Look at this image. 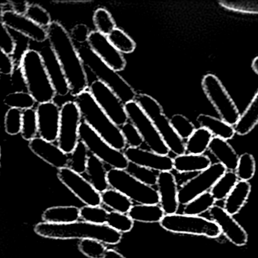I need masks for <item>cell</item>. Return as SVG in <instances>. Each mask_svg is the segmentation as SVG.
I'll return each instance as SVG.
<instances>
[{"instance_id": "6da1fadb", "label": "cell", "mask_w": 258, "mask_h": 258, "mask_svg": "<svg viewBox=\"0 0 258 258\" xmlns=\"http://www.w3.org/2000/svg\"><path fill=\"white\" fill-rule=\"evenodd\" d=\"M48 43L50 45L67 80L73 97L89 88L85 66L70 34L58 22H52L46 28Z\"/></svg>"}, {"instance_id": "7a4b0ae2", "label": "cell", "mask_w": 258, "mask_h": 258, "mask_svg": "<svg viewBox=\"0 0 258 258\" xmlns=\"http://www.w3.org/2000/svg\"><path fill=\"white\" fill-rule=\"evenodd\" d=\"M34 232L44 238L52 239H95L106 244H117L122 239V233L107 224L99 225L86 221L66 224L42 222L36 225Z\"/></svg>"}, {"instance_id": "3957f363", "label": "cell", "mask_w": 258, "mask_h": 258, "mask_svg": "<svg viewBox=\"0 0 258 258\" xmlns=\"http://www.w3.org/2000/svg\"><path fill=\"white\" fill-rule=\"evenodd\" d=\"M74 102L79 108L83 122L114 149L121 152L126 149L127 146L120 128L104 112L88 90L75 96Z\"/></svg>"}, {"instance_id": "277c9868", "label": "cell", "mask_w": 258, "mask_h": 258, "mask_svg": "<svg viewBox=\"0 0 258 258\" xmlns=\"http://www.w3.org/2000/svg\"><path fill=\"white\" fill-rule=\"evenodd\" d=\"M20 69L28 93L37 103L53 102L56 93L43 57L37 49L28 48L22 53Z\"/></svg>"}, {"instance_id": "5b68a950", "label": "cell", "mask_w": 258, "mask_h": 258, "mask_svg": "<svg viewBox=\"0 0 258 258\" xmlns=\"http://www.w3.org/2000/svg\"><path fill=\"white\" fill-rule=\"evenodd\" d=\"M78 53L85 68L90 69L98 81L111 88L124 104L135 101L137 93L117 72L108 67L93 51L88 45H80L77 47Z\"/></svg>"}, {"instance_id": "8992f818", "label": "cell", "mask_w": 258, "mask_h": 258, "mask_svg": "<svg viewBox=\"0 0 258 258\" xmlns=\"http://www.w3.org/2000/svg\"><path fill=\"white\" fill-rule=\"evenodd\" d=\"M135 102L151 119L170 152L176 155L186 153L185 142L175 132L170 123V119L167 118L164 114L162 106L159 102L152 96L145 93L137 94Z\"/></svg>"}, {"instance_id": "52a82bcc", "label": "cell", "mask_w": 258, "mask_h": 258, "mask_svg": "<svg viewBox=\"0 0 258 258\" xmlns=\"http://www.w3.org/2000/svg\"><path fill=\"white\" fill-rule=\"evenodd\" d=\"M110 188L120 191L139 205H158L160 203L158 190L140 182L126 170L110 169L108 171Z\"/></svg>"}, {"instance_id": "ba28073f", "label": "cell", "mask_w": 258, "mask_h": 258, "mask_svg": "<svg viewBox=\"0 0 258 258\" xmlns=\"http://www.w3.org/2000/svg\"><path fill=\"white\" fill-rule=\"evenodd\" d=\"M160 224L165 230L174 233L202 235L208 238H218L221 235L220 226L200 216L174 214L165 215Z\"/></svg>"}, {"instance_id": "9c48e42d", "label": "cell", "mask_w": 258, "mask_h": 258, "mask_svg": "<svg viewBox=\"0 0 258 258\" xmlns=\"http://www.w3.org/2000/svg\"><path fill=\"white\" fill-rule=\"evenodd\" d=\"M202 86L205 96L220 116V118L235 126L241 114L223 83L215 75L208 74L204 76Z\"/></svg>"}, {"instance_id": "30bf717a", "label": "cell", "mask_w": 258, "mask_h": 258, "mask_svg": "<svg viewBox=\"0 0 258 258\" xmlns=\"http://www.w3.org/2000/svg\"><path fill=\"white\" fill-rule=\"evenodd\" d=\"M80 141L87 146L90 155H94L111 168L126 170L129 161L121 151L110 146L87 123L82 121L79 130Z\"/></svg>"}, {"instance_id": "8fae6325", "label": "cell", "mask_w": 258, "mask_h": 258, "mask_svg": "<svg viewBox=\"0 0 258 258\" xmlns=\"http://www.w3.org/2000/svg\"><path fill=\"white\" fill-rule=\"evenodd\" d=\"M125 109L129 121L134 125L140 133L145 144L150 151L161 155H168L170 149L160 136L151 119L135 102L125 104Z\"/></svg>"}, {"instance_id": "7c38bea8", "label": "cell", "mask_w": 258, "mask_h": 258, "mask_svg": "<svg viewBox=\"0 0 258 258\" xmlns=\"http://www.w3.org/2000/svg\"><path fill=\"white\" fill-rule=\"evenodd\" d=\"M82 123L81 111L74 101L64 102L61 107L58 146L70 155L80 142L79 130Z\"/></svg>"}, {"instance_id": "4fadbf2b", "label": "cell", "mask_w": 258, "mask_h": 258, "mask_svg": "<svg viewBox=\"0 0 258 258\" xmlns=\"http://www.w3.org/2000/svg\"><path fill=\"white\" fill-rule=\"evenodd\" d=\"M226 171L227 170L223 164L215 163L188 179L179 189V205H185L198 196L211 191Z\"/></svg>"}, {"instance_id": "5bb4252c", "label": "cell", "mask_w": 258, "mask_h": 258, "mask_svg": "<svg viewBox=\"0 0 258 258\" xmlns=\"http://www.w3.org/2000/svg\"><path fill=\"white\" fill-rule=\"evenodd\" d=\"M88 90L96 103L117 126L120 127L129 121L125 104L108 86L96 80L90 84Z\"/></svg>"}, {"instance_id": "9a60e30c", "label": "cell", "mask_w": 258, "mask_h": 258, "mask_svg": "<svg viewBox=\"0 0 258 258\" xmlns=\"http://www.w3.org/2000/svg\"><path fill=\"white\" fill-rule=\"evenodd\" d=\"M58 178L83 203L88 206H100L101 193L82 175L64 167L58 170Z\"/></svg>"}, {"instance_id": "2e32d148", "label": "cell", "mask_w": 258, "mask_h": 258, "mask_svg": "<svg viewBox=\"0 0 258 258\" xmlns=\"http://www.w3.org/2000/svg\"><path fill=\"white\" fill-rule=\"evenodd\" d=\"M1 24L34 43H44L48 40L46 29L30 20L26 16L16 14L11 10L1 11Z\"/></svg>"}, {"instance_id": "e0dca14e", "label": "cell", "mask_w": 258, "mask_h": 258, "mask_svg": "<svg viewBox=\"0 0 258 258\" xmlns=\"http://www.w3.org/2000/svg\"><path fill=\"white\" fill-rule=\"evenodd\" d=\"M87 45L108 67L117 72L124 70L126 66L124 56L110 43L107 36L97 31H91Z\"/></svg>"}, {"instance_id": "ac0fdd59", "label": "cell", "mask_w": 258, "mask_h": 258, "mask_svg": "<svg viewBox=\"0 0 258 258\" xmlns=\"http://www.w3.org/2000/svg\"><path fill=\"white\" fill-rule=\"evenodd\" d=\"M39 137L50 142L58 141L61 108L55 102L38 104L37 106Z\"/></svg>"}, {"instance_id": "d6986e66", "label": "cell", "mask_w": 258, "mask_h": 258, "mask_svg": "<svg viewBox=\"0 0 258 258\" xmlns=\"http://www.w3.org/2000/svg\"><path fill=\"white\" fill-rule=\"evenodd\" d=\"M213 221L220 226L221 233L229 241L236 246L247 244L248 235L242 226L226 210L218 205H214L209 211Z\"/></svg>"}, {"instance_id": "ffe728a7", "label": "cell", "mask_w": 258, "mask_h": 258, "mask_svg": "<svg viewBox=\"0 0 258 258\" xmlns=\"http://www.w3.org/2000/svg\"><path fill=\"white\" fill-rule=\"evenodd\" d=\"M123 153L130 163L140 167L159 173L173 170V158L169 155H161L152 151L133 147H126Z\"/></svg>"}, {"instance_id": "44dd1931", "label": "cell", "mask_w": 258, "mask_h": 258, "mask_svg": "<svg viewBox=\"0 0 258 258\" xmlns=\"http://www.w3.org/2000/svg\"><path fill=\"white\" fill-rule=\"evenodd\" d=\"M160 206L165 215L176 214L179 209V188L171 171L160 172L157 181Z\"/></svg>"}, {"instance_id": "7402d4cb", "label": "cell", "mask_w": 258, "mask_h": 258, "mask_svg": "<svg viewBox=\"0 0 258 258\" xmlns=\"http://www.w3.org/2000/svg\"><path fill=\"white\" fill-rule=\"evenodd\" d=\"M28 147L34 155L52 167L58 170L69 167V155L64 153L58 145L37 137L29 142Z\"/></svg>"}, {"instance_id": "603a6c76", "label": "cell", "mask_w": 258, "mask_h": 258, "mask_svg": "<svg viewBox=\"0 0 258 258\" xmlns=\"http://www.w3.org/2000/svg\"><path fill=\"white\" fill-rule=\"evenodd\" d=\"M38 51L43 57L57 96H67L70 93V88L50 45L49 43V46H43L41 50Z\"/></svg>"}, {"instance_id": "cb8c5ba5", "label": "cell", "mask_w": 258, "mask_h": 258, "mask_svg": "<svg viewBox=\"0 0 258 258\" xmlns=\"http://www.w3.org/2000/svg\"><path fill=\"white\" fill-rule=\"evenodd\" d=\"M208 150L228 171H235L239 156L228 141L214 137Z\"/></svg>"}, {"instance_id": "d4e9b609", "label": "cell", "mask_w": 258, "mask_h": 258, "mask_svg": "<svg viewBox=\"0 0 258 258\" xmlns=\"http://www.w3.org/2000/svg\"><path fill=\"white\" fill-rule=\"evenodd\" d=\"M209 157L205 155L185 153L173 158V170L178 173H187L203 171L211 165Z\"/></svg>"}, {"instance_id": "484cf974", "label": "cell", "mask_w": 258, "mask_h": 258, "mask_svg": "<svg viewBox=\"0 0 258 258\" xmlns=\"http://www.w3.org/2000/svg\"><path fill=\"white\" fill-rule=\"evenodd\" d=\"M196 120L200 125V127L208 130L214 137L228 141L232 140L236 134L234 126L226 123L221 118L208 114H201L198 116Z\"/></svg>"}, {"instance_id": "4316f807", "label": "cell", "mask_w": 258, "mask_h": 258, "mask_svg": "<svg viewBox=\"0 0 258 258\" xmlns=\"http://www.w3.org/2000/svg\"><path fill=\"white\" fill-rule=\"evenodd\" d=\"M251 191V185L247 181L238 180L233 189L226 198L224 209L233 216L238 214L244 206Z\"/></svg>"}, {"instance_id": "83f0119b", "label": "cell", "mask_w": 258, "mask_h": 258, "mask_svg": "<svg viewBox=\"0 0 258 258\" xmlns=\"http://www.w3.org/2000/svg\"><path fill=\"white\" fill-rule=\"evenodd\" d=\"M108 171L102 161L94 155H90L86 174L88 177L89 182L99 192L102 193L109 188Z\"/></svg>"}, {"instance_id": "f1b7e54d", "label": "cell", "mask_w": 258, "mask_h": 258, "mask_svg": "<svg viewBox=\"0 0 258 258\" xmlns=\"http://www.w3.org/2000/svg\"><path fill=\"white\" fill-rule=\"evenodd\" d=\"M43 221L55 224L75 223L81 218V208L76 206H56L47 208L42 215Z\"/></svg>"}, {"instance_id": "f546056e", "label": "cell", "mask_w": 258, "mask_h": 258, "mask_svg": "<svg viewBox=\"0 0 258 258\" xmlns=\"http://www.w3.org/2000/svg\"><path fill=\"white\" fill-rule=\"evenodd\" d=\"M258 124V90L234 126L236 134L245 136Z\"/></svg>"}, {"instance_id": "4dcf8cb0", "label": "cell", "mask_w": 258, "mask_h": 258, "mask_svg": "<svg viewBox=\"0 0 258 258\" xmlns=\"http://www.w3.org/2000/svg\"><path fill=\"white\" fill-rule=\"evenodd\" d=\"M128 216L134 221L141 223H158L164 218L165 214L159 205H133Z\"/></svg>"}, {"instance_id": "1f68e13d", "label": "cell", "mask_w": 258, "mask_h": 258, "mask_svg": "<svg viewBox=\"0 0 258 258\" xmlns=\"http://www.w3.org/2000/svg\"><path fill=\"white\" fill-rule=\"evenodd\" d=\"M212 134L203 127L196 128L191 137L185 142L186 153L193 155H204L209 149L212 141Z\"/></svg>"}, {"instance_id": "d6a6232c", "label": "cell", "mask_w": 258, "mask_h": 258, "mask_svg": "<svg viewBox=\"0 0 258 258\" xmlns=\"http://www.w3.org/2000/svg\"><path fill=\"white\" fill-rule=\"evenodd\" d=\"M101 198L102 204L113 211L122 214H128L134 205V202L129 198L114 188H108L101 193Z\"/></svg>"}, {"instance_id": "836d02e7", "label": "cell", "mask_w": 258, "mask_h": 258, "mask_svg": "<svg viewBox=\"0 0 258 258\" xmlns=\"http://www.w3.org/2000/svg\"><path fill=\"white\" fill-rule=\"evenodd\" d=\"M238 182L235 171H226L211 188V194L216 201L225 200Z\"/></svg>"}, {"instance_id": "e575fe53", "label": "cell", "mask_w": 258, "mask_h": 258, "mask_svg": "<svg viewBox=\"0 0 258 258\" xmlns=\"http://www.w3.org/2000/svg\"><path fill=\"white\" fill-rule=\"evenodd\" d=\"M215 199L211 191H208L186 204L184 207L183 213L187 215L199 216L210 211L215 205Z\"/></svg>"}, {"instance_id": "d590c367", "label": "cell", "mask_w": 258, "mask_h": 258, "mask_svg": "<svg viewBox=\"0 0 258 258\" xmlns=\"http://www.w3.org/2000/svg\"><path fill=\"white\" fill-rule=\"evenodd\" d=\"M89 150L84 143L80 141L72 154L69 155V167L79 174H84L87 171L88 163Z\"/></svg>"}, {"instance_id": "8d00e7d4", "label": "cell", "mask_w": 258, "mask_h": 258, "mask_svg": "<svg viewBox=\"0 0 258 258\" xmlns=\"http://www.w3.org/2000/svg\"><path fill=\"white\" fill-rule=\"evenodd\" d=\"M110 43L122 54H131L135 51V41L120 28H116L107 36Z\"/></svg>"}, {"instance_id": "74e56055", "label": "cell", "mask_w": 258, "mask_h": 258, "mask_svg": "<svg viewBox=\"0 0 258 258\" xmlns=\"http://www.w3.org/2000/svg\"><path fill=\"white\" fill-rule=\"evenodd\" d=\"M22 138L31 142L39 135L38 120L37 110L30 108L25 110L22 114V129L21 133Z\"/></svg>"}, {"instance_id": "f35d334b", "label": "cell", "mask_w": 258, "mask_h": 258, "mask_svg": "<svg viewBox=\"0 0 258 258\" xmlns=\"http://www.w3.org/2000/svg\"><path fill=\"white\" fill-rule=\"evenodd\" d=\"M4 102L9 108H17L22 111L34 108V105L37 103L35 99L29 93L23 91L10 93L6 96Z\"/></svg>"}, {"instance_id": "ab89813d", "label": "cell", "mask_w": 258, "mask_h": 258, "mask_svg": "<svg viewBox=\"0 0 258 258\" xmlns=\"http://www.w3.org/2000/svg\"><path fill=\"white\" fill-rule=\"evenodd\" d=\"M219 5L222 8L242 14L258 15V0H220Z\"/></svg>"}, {"instance_id": "60d3db41", "label": "cell", "mask_w": 258, "mask_h": 258, "mask_svg": "<svg viewBox=\"0 0 258 258\" xmlns=\"http://www.w3.org/2000/svg\"><path fill=\"white\" fill-rule=\"evenodd\" d=\"M235 172L238 180L248 182L251 179L256 172V161L253 155L249 153L240 155Z\"/></svg>"}, {"instance_id": "b9f144b4", "label": "cell", "mask_w": 258, "mask_h": 258, "mask_svg": "<svg viewBox=\"0 0 258 258\" xmlns=\"http://www.w3.org/2000/svg\"><path fill=\"white\" fill-rule=\"evenodd\" d=\"M93 22L98 32L108 36L116 28V23L111 13L104 8H99L95 11Z\"/></svg>"}, {"instance_id": "7bdbcfd3", "label": "cell", "mask_w": 258, "mask_h": 258, "mask_svg": "<svg viewBox=\"0 0 258 258\" xmlns=\"http://www.w3.org/2000/svg\"><path fill=\"white\" fill-rule=\"evenodd\" d=\"M108 212L101 206H85L81 208V218L84 221L94 224H106Z\"/></svg>"}, {"instance_id": "ee69618b", "label": "cell", "mask_w": 258, "mask_h": 258, "mask_svg": "<svg viewBox=\"0 0 258 258\" xmlns=\"http://www.w3.org/2000/svg\"><path fill=\"white\" fill-rule=\"evenodd\" d=\"M126 170L136 179L146 185L152 187L157 185L159 172L155 171V170H150L146 167H140V166L133 164V163H130Z\"/></svg>"}, {"instance_id": "f6af8a7d", "label": "cell", "mask_w": 258, "mask_h": 258, "mask_svg": "<svg viewBox=\"0 0 258 258\" xmlns=\"http://www.w3.org/2000/svg\"><path fill=\"white\" fill-rule=\"evenodd\" d=\"M134 222L128 214L112 211L108 214L106 224L120 233H125L132 230Z\"/></svg>"}, {"instance_id": "bcb514c9", "label": "cell", "mask_w": 258, "mask_h": 258, "mask_svg": "<svg viewBox=\"0 0 258 258\" xmlns=\"http://www.w3.org/2000/svg\"><path fill=\"white\" fill-rule=\"evenodd\" d=\"M175 132L182 140H188L196 130L194 123L182 114H174L170 119Z\"/></svg>"}, {"instance_id": "7dc6e473", "label": "cell", "mask_w": 258, "mask_h": 258, "mask_svg": "<svg viewBox=\"0 0 258 258\" xmlns=\"http://www.w3.org/2000/svg\"><path fill=\"white\" fill-rule=\"evenodd\" d=\"M23 111L17 108H10L6 113L4 126L7 134L16 136L22 133Z\"/></svg>"}, {"instance_id": "c3c4849f", "label": "cell", "mask_w": 258, "mask_h": 258, "mask_svg": "<svg viewBox=\"0 0 258 258\" xmlns=\"http://www.w3.org/2000/svg\"><path fill=\"white\" fill-rule=\"evenodd\" d=\"M79 249L90 258H103L106 252L104 243L95 239H83L79 243Z\"/></svg>"}, {"instance_id": "681fc988", "label": "cell", "mask_w": 258, "mask_h": 258, "mask_svg": "<svg viewBox=\"0 0 258 258\" xmlns=\"http://www.w3.org/2000/svg\"><path fill=\"white\" fill-rule=\"evenodd\" d=\"M25 16L30 20L43 28H47L52 22L50 14L44 8L37 4L29 5Z\"/></svg>"}, {"instance_id": "f907efd6", "label": "cell", "mask_w": 258, "mask_h": 258, "mask_svg": "<svg viewBox=\"0 0 258 258\" xmlns=\"http://www.w3.org/2000/svg\"><path fill=\"white\" fill-rule=\"evenodd\" d=\"M120 128L127 147L140 148L144 143L140 133L131 122L128 121Z\"/></svg>"}, {"instance_id": "816d5d0a", "label": "cell", "mask_w": 258, "mask_h": 258, "mask_svg": "<svg viewBox=\"0 0 258 258\" xmlns=\"http://www.w3.org/2000/svg\"><path fill=\"white\" fill-rule=\"evenodd\" d=\"M17 43L8 28L5 25L1 24V31H0V49L1 52L9 55H14L16 52Z\"/></svg>"}, {"instance_id": "f5cc1de1", "label": "cell", "mask_w": 258, "mask_h": 258, "mask_svg": "<svg viewBox=\"0 0 258 258\" xmlns=\"http://www.w3.org/2000/svg\"><path fill=\"white\" fill-rule=\"evenodd\" d=\"M90 33V28L84 24H78L75 25L71 31V37L73 41L76 42L78 44L84 45L88 42Z\"/></svg>"}, {"instance_id": "db71d44e", "label": "cell", "mask_w": 258, "mask_h": 258, "mask_svg": "<svg viewBox=\"0 0 258 258\" xmlns=\"http://www.w3.org/2000/svg\"><path fill=\"white\" fill-rule=\"evenodd\" d=\"M15 70V61L11 55L1 52L0 55V73L7 76L13 75Z\"/></svg>"}, {"instance_id": "11a10c76", "label": "cell", "mask_w": 258, "mask_h": 258, "mask_svg": "<svg viewBox=\"0 0 258 258\" xmlns=\"http://www.w3.org/2000/svg\"><path fill=\"white\" fill-rule=\"evenodd\" d=\"M10 5L11 7L12 11L14 12L16 14L25 16L30 4L27 2L10 3Z\"/></svg>"}, {"instance_id": "9f6ffc18", "label": "cell", "mask_w": 258, "mask_h": 258, "mask_svg": "<svg viewBox=\"0 0 258 258\" xmlns=\"http://www.w3.org/2000/svg\"><path fill=\"white\" fill-rule=\"evenodd\" d=\"M103 258H125L121 253L114 249H107Z\"/></svg>"}, {"instance_id": "6f0895ef", "label": "cell", "mask_w": 258, "mask_h": 258, "mask_svg": "<svg viewBox=\"0 0 258 258\" xmlns=\"http://www.w3.org/2000/svg\"><path fill=\"white\" fill-rule=\"evenodd\" d=\"M251 68L254 73L258 75V56L253 58V61H252Z\"/></svg>"}]
</instances>
